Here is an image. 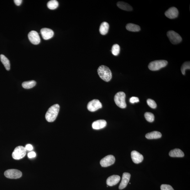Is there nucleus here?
Returning <instances> with one entry per match:
<instances>
[{
  "label": "nucleus",
  "mask_w": 190,
  "mask_h": 190,
  "mask_svg": "<svg viewBox=\"0 0 190 190\" xmlns=\"http://www.w3.org/2000/svg\"><path fill=\"white\" fill-rule=\"evenodd\" d=\"M167 35L172 44H178L180 43L182 40L180 35L174 31L171 30L168 32Z\"/></svg>",
  "instance_id": "nucleus-6"
},
{
  "label": "nucleus",
  "mask_w": 190,
  "mask_h": 190,
  "mask_svg": "<svg viewBox=\"0 0 190 190\" xmlns=\"http://www.w3.org/2000/svg\"><path fill=\"white\" fill-rule=\"evenodd\" d=\"M98 73L100 77L106 82H108L111 79V71L107 66L103 65L100 66L98 69Z\"/></svg>",
  "instance_id": "nucleus-2"
},
{
  "label": "nucleus",
  "mask_w": 190,
  "mask_h": 190,
  "mask_svg": "<svg viewBox=\"0 0 190 190\" xmlns=\"http://www.w3.org/2000/svg\"><path fill=\"white\" fill-rule=\"evenodd\" d=\"M36 83L34 80L25 81L22 84V86L25 89H30L34 87L36 85Z\"/></svg>",
  "instance_id": "nucleus-23"
},
{
  "label": "nucleus",
  "mask_w": 190,
  "mask_h": 190,
  "mask_svg": "<svg viewBox=\"0 0 190 190\" xmlns=\"http://www.w3.org/2000/svg\"><path fill=\"white\" fill-rule=\"evenodd\" d=\"M144 117L147 121L150 123L154 122L155 116L151 112H147L145 113Z\"/></svg>",
  "instance_id": "nucleus-25"
},
{
  "label": "nucleus",
  "mask_w": 190,
  "mask_h": 190,
  "mask_svg": "<svg viewBox=\"0 0 190 190\" xmlns=\"http://www.w3.org/2000/svg\"><path fill=\"white\" fill-rule=\"evenodd\" d=\"M107 125V122L104 120L96 121L92 123V127L94 129L99 130L104 128Z\"/></svg>",
  "instance_id": "nucleus-16"
},
{
  "label": "nucleus",
  "mask_w": 190,
  "mask_h": 190,
  "mask_svg": "<svg viewBox=\"0 0 190 190\" xmlns=\"http://www.w3.org/2000/svg\"><path fill=\"white\" fill-rule=\"evenodd\" d=\"M165 14L169 19H174L178 17L179 11L176 7H170L165 12Z\"/></svg>",
  "instance_id": "nucleus-11"
},
{
  "label": "nucleus",
  "mask_w": 190,
  "mask_h": 190,
  "mask_svg": "<svg viewBox=\"0 0 190 190\" xmlns=\"http://www.w3.org/2000/svg\"><path fill=\"white\" fill-rule=\"evenodd\" d=\"M115 161V157L113 155H109L101 160L100 164L102 167H107L114 164Z\"/></svg>",
  "instance_id": "nucleus-9"
},
{
  "label": "nucleus",
  "mask_w": 190,
  "mask_h": 190,
  "mask_svg": "<svg viewBox=\"0 0 190 190\" xmlns=\"http://www.w3.org/2000/svg\"><path fill=\"white\" fill-rule=\"evenodd\" d=\"M0 59H1V62L3 64L6 70L9 71L10 68V64L9 59L6 56L2 55V54H1L0 55Z\"/></svg>",
  "instance_id": "nucleus-21"
},
{
  "label": "nucleus",
  "mask_w": 190,
  "mask_h": 190,
  "mask_svg": "<svg viewBox=\"0 0 190 190\" xmlns=\"http://www.w3.org/2000/svg\"><path fill=\"white\" fill-rule=\"evenodd\" d=\"M102 105L99 100L94 99L89 102L87 106L88 110L91 112H95L102 108Z\"/></svg>",
  "instance_id": "nucleus-8"
},
{
  "label": "nucleus",
  "mask_w": 190,
  "mask_h": 190,
  "mask_svg": "<svg viewBox=\"0 0 190 190\" xmlns=\"http://www.w3.org/2000/svg\"><path fill=\"white\" fill-rule=\"evenodd\" d=\"M161 190H174L173 188L169 185L162 184L161 186Z\"/></svg>",
  "instance_id": "nucleus-29"
},
{
  "label": "nucleus",
  "mask_w": 190,
  "mask_h": 190,
  "mask_svg": "<svg viewBox=\"0 0 190 190\" xmlns=\"http://www.w3.org/2000/svg\"><path fill=\"white\" fill-rule=\"evenodd\" d=\"M109 29V24L106 22H103L100 27L99 31L100 34L102 35H105L107 33Z\"/></svg>",
  "instance_id": "nucleus-20"
},
{
  "label": "nucleus",
  "mask_w": 190,
  "mask_h": 190,
  "mask_svg": "<svg viewBox=\"0 0 190 190\" xmlns=\"http://www.w3.org/2000/svg\"><path fill=\"white\" fill-rule=\"evenodd\" d=\"M7 178L10 179H18L22 176V172L18 170L11 169L7 170L4 172Z\"/></svg>",
  "instance_id": "nucleus-7"
},
{
  "label": "nucleus",
  "mask_w": 190,
  "mask_h": 190,
  "mask_svg": "<svg viewBox=\"0 0 190 190\" xmlns=\"http://www.w3.org/2000/svg\"><path fill=\"white\" fill-rule=\"evenodd\" d=\"M169 155L172 157H182L184 156L183 152L179 149H176L172 150L169 152Z\"/></svg>",
  "instance_id": "nucleus-19"
},
{
  "label": "nucleus",
  "mask_w": 190,
  "mask_h": 190,
  "mask_svg": "<svg viewBox=\"0 0 190 190\" xmlns=\"http://www.w3.org/2000/svg\"><path fill=\"white\" fill-rule=\"evenodd\" d=\"M120 180V177L117 175H113L108 177L107 181V184L108 186H112L117 184Z\"/></svg>",
  "instance_id": "nucleus-15"
},
{
  "label": "nucleus",
  "mask_w": 190,
  "mask_h": 190,
  "mask_svg": "<svg viewBox=\"0 0 190 190\" xmlns=\"http://www.w3.org/2000/svg\"><path fill=\"white\" fill-rule=\"evenodd\" d=\"M28 38L31 42L35 45H37L41 42V39L38 32L35 31H31L28 34Z\"/></svg>",
  "instance_id": "nucleus-10"
},
{
  "label": "nucleus",
  "mask_w": 190,
  "mask_h": 190,
  "mask_svg": "<svg viewBox=\"0 0 190 190\" xmlns=\"http://www.w3.org/2000/svg\"><path fill=\"white\" fill-rule=\"evenodd\" d=\"M48 8L51 10L56 9L59 6V2L56 0H51L49 1L47 5Z\"/></svg>",
  "instance_id": "nucleus-24"
},
{
  "label": "nucleus",
  "mask_w": 190,
  "mask_h": 190,
  "mask_svg": "<svg viewBox=\"0 0 190 190\" xmlns=\"http://www.w3.org/2000/svg\"><path fill=\"white\" fill-rule=\"evenodd\" d=\"M162 137V134L159 131H154L149 133L145 135V137L148 139H160Z\"/></svg>",
  "instance_id": "nucleus-18"
},
{
  "label": "nucleus",
  "mask_w": 190,
  "mask_h": 190,
  "mask_svg": "<svg viewBox=\"0 0 190 190\" xmlns=\"http://www.w3.org/2000/svg\"><path fill=\"white\" fill-rule=\"evenodd\" d=\"M131 175L128 172H124L123 175L121 182L119 185V188L123 189L126 187L130 181Z\"/></svg>",
  "instance_id": "nucleus-12"
},
{
  "label": "nucleus",
  "mask_w": 190,
  "mask_h": 190,
  "mask_svg": "<svg viewBox=\"0 0 190 190\" xmlns=\"http://www.w3.org/2000/svg\"><path fill=\"white\" fill-rule=\"evenodd\" d=\"M126 95L124 92H119L117 93L115 96L114 100L118 107L122 108L127 107L125 102Z\"/></svg>",
  "instance_id": "nucleus-3"
},
{
  "label": "nucleus",
  "mask_w": 190,
  "mask_h": 190,
  "mask_svg": "<svg viewBox=\"0 0 190 190\" xmlns=\"http://www.w3.org/2000/svg\"><path fill=\"white\" fill-rule=\"evenodd\" d=\"M147 103L149 107L153 109L156 108L157 107V104L154 100L152 99H148L147 100Z\"/></svg>",
  "instance_id": "nucleus-28"
},
{
  "label": "nucleus",
  "mask_w": 190,
  "mask_h": 190,
  "mask_svg": "<svg viewBox=\"0 0 190 190\" xmlns=\"http://www.w3.org/2000/svg\"><path fill=\"white\" fill-rule=\"evenodd\" d=\"M130 102L132 103H137L139 102V98L135 97H133L130 98Z\"/></svg>",
  "instance_id": "nucleus-30"
},
{
  "label": "nucleus",
  "mask_w": 190,
  "mask_h": 190,
  "mask_svg": "<svg viewBox=\"0 0 190 190\" xmlns=\"http://www.w3.org/2000/svg\"><path fill=\"white\" fill-rule=\"evenodd\" d=\"M126 28L127 30L132 32H138L140 30V27L137 25L133 23H128Z\"/></svg>",
  "instance_id": "nucleus-22"
},
{
  "label": "nucleus",
  "mask_w": 190,
  "mask_h": 190,
  "mask_svg": "<svg viewBox=\"0 0 190 190\" xmlns=\"http://www.w3.org/2000/svg\"><path fill=\"white\" fill-rule=\"evenodd\" d=\"M36 156V153L34 152H32L29 153L28 157L29 158H32Z\"/></svg>",
  "instance_id": "nucleus-31"
},
{
  "label": "nucleus",
  "mask_w": 190,
  "mask_h": 190,
  "mask_svg": "<svg viewBox=\"0 0 190 190\" xmlns=\"http://www.w3.org/2000/svg\"><path fill=\"white\" fill-rule=\"evenodd\" d=\"M168 63L166 60H159L152 62L148 65L150 70L152 71H156L166 67Z\"/></svg>",
  "instance_id": "nucleus-4"
},
{
  "label": "nucleus",
  "mask_w": 190,
  "mask_h": 190,
  "mask_svg": "<svg viewBox=\"0 0 190 190\" xmlns=\"http://www.w3.org/2000/svg\"><path fill=\"white\" fill-rule=\"evenodd\" d=\"M117 6L119 8L124 10L129 11H131L133 10L132 7L130 5L124 2H118Z\"/></svg>",
  "instance_id": "nucleus-17"
},
{
  "label": "nucleus",
  "mask_w": 190,
  "mask_h": 190,
  "mask_svg": "<svg viewBox=\"0 0 190 190\" xmlns=\"http://www.w3.org/2000/svg\"><path fill=\"white\" fill-rule=\"evenodd\" d=\"M190 63L189 61L186 62L184 63L181 66V71L182 74L185 75V71L187 70H190Z\"/></svg>",
  "instance_id": "nucleus-27"
},
{
  "label": "nucleus",
  "mask_w": 190,
  "mask_h": 190,
  "mask_svg": "<svg viewBox=\"0 0 190 190\" xmlns=\"http://www.w3.org/2000/svg\"><path fill=\"white\" fill-rule=\"evenodd\" d=\"M26 150L25 148L22 146L17 147L12 154V157L14 160H20L26 156Z\"/></svg>",
  "instance_id": "nucleus-5"
},
{
  "label": "nucleus",
  "mask_w": 190,
  "mask_h": 190,
  "mask_svg": "<svg viewBox=\"0 0 190 190\" xmlns=\"http://www.w3.org/2000/svg\"><path fill=\"white\" fill-rule=\"evenodd\" d=\"M25 148L28 151H31L32 150H33V147L31 145L28 144L26 145Z\"/></svg>",
  "instance_id": "nucleus-32"
},
{
  "label": "nucleus",
  "mask_w": 190,
  "mask_h": 190,
  "mask_svg": "<svg viewBox=\"0 0 190 190\" xmlns=\"http://www.w3.org/2000/svg\"><path fill=\"white\" fill-rule=\"evenodd\" d=\"M41 33L42 37L45 40L50 39L54 36V33L51 29L43 28L41 29Z\"/></svg>",
  "instance_id": "nucleus-13"
},
{
  "label": "nucleus",
  "mask_w": 190,
  "mask_h": 190,
  "mask_svg": "<svg viewBox=\"0 0 190 190\" xmlns=\"http://www.w3.org/2000/svg\"><path fill=\"white\" fill-rule=\"evenodd\" d=\"M131 158L135 164H139L142 162L144 160L143 155L136 151H133L131 153Z\"/></svg>",
  "instance_id": "nucleus-14"
},
{
  "label": "nucleus",
  "mask_w": 190,
  "mask_h": 190,
  "mask_svg": "<svg viewBox=\"0 0 190 190\" xmlns=\"http://www.w3.org/2000/svg\"><path fill=\"white\" fill-rule=\"evenodd\" d=\"M60 106L56 104L52 106L49 108L46 115V119L48 122H52L55 121L57 117Z\"/></svg>",
  "instance_id": "nucleus-1"
},
{
  "label": "nucleus",
  "mask_w": 190,
  "mask_h": 190,
  "mask_svg": "<svg viewBox=\"0 0 190 190\" xmlns=\"http://www.w3.org/2000/svg\"><path fill=\"white\" fill-rule=\"evenodd\" d=\"M15 4H16L17 6H20L22 3V0H14V1Z\"/></svg>",
  "instance_id": "nucleus-33"
},
{
  "label": "nucleus",
  "mask_w": 190,
  "mask_h": 190,
  "mask_svg": "<svg viewBox=\"0 0 190 190\" xmlns=\"http://www.w3.org/2000/svg\"><path fill=\"white\" fill-rule=\"evenodd\" d=\"M120 51V46L118 44H115L112 48V53L113 55L117 56L119 54Z\"/></svg>",
  "instance_id": "nucleus-26"
}]
</instances>
